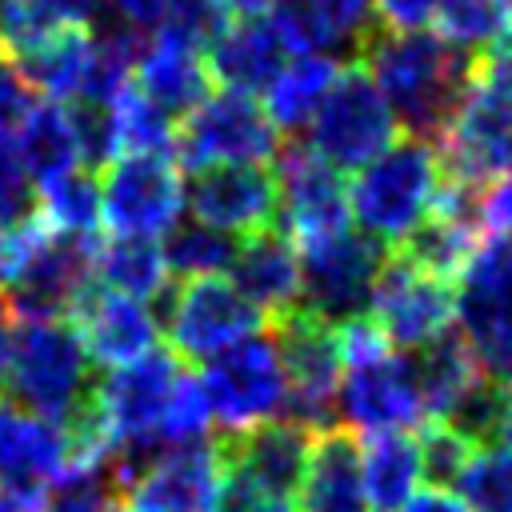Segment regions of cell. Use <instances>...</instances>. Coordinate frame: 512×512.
<instances>
[{
  "label": "cell",
  "mask_w": 512,
  "mask_h": 512,
  "mask_svg": "<svg viewBox=\"0 0 512 512\" xmlns=\"http://www.w3.org/2000/svg\"><path fill=\"white\" fill-rule=\"evenodd\" d=\"M356 64L384 92L396 124L412 128V136L432 144L444 136L472 84V56L420 28L388 32L368 24L356 40Z\"/></svg>",
  "instance_id": "1"
},
{
  "label": "cell",
  "mask_w": 512,
  "mask_h": 512,
  "mask_svg": "<svg viewBox=\"0 0 512 512\" xmlns=\"http://www.w3.org/2000/svg\"><path fill=\"white\" fill-rule=\"evenodd\" d=\"M440 176L444 168L432 140L396 136L376 160L356 168V180L348 184V208L364 236L380 240L392 252L428 216Z\"/></svg>",
  "instance_id": "2"
},
{
  "label": "cell",
  "mask_w": 512,
  "mask_h": 512,
  "mask_svg": "<svg viewBox=\"0 0 512 512\" xmlns=\"http://www.w3.org/2000/svg\"><path fill=\"white\" fill-rule=\"evenodd\" d=\"M88 364L72 320H20L4 384L12 404L68 424L92 396Z\"/></svg>",
  "instance_id": "3"
},
{
  "label": "cell",
  "mask_w": 512,
  "mask_h": 512,
  "mask_svg": "<svg viewBox=\"0 0 512 512\" xmlns=\"http://www.w3.org/2000/svg\"><path fill=\"white\" fill-rule=\"evenodd\" d=\"M456 320L484 376L512 384V236L480 240L460 272Z\"/></svg>",
  "instance_id": "4"
},
{
  "label": "cell",
  "mask_w": 512,
  "mask_h": 512,
  "mask_svg": "<svg viewBox=\"0 0 512 512\" xmlns=\"http://www.w3.org/2000/svg\"><path fill=\"white\" fill-rule=\"evenodd\" d=\"M280 148V132L268 120L264 104L248 92L220 88L216 96L200 100L172 140V164L200 172L212 164H264Z\"/></svg>",
  "instance_id": "5"
},
{
  "label": "cell",
  "mask_w": 512,
  "mask_h": 512,
  "mask_svg": "<svg viewBox=\"0 0 512 512\" xmlns=\"http://www.w3.org/2000/svg\"><path fill=\"white\" fill-rule=\"evenodd\" d=\"M200 380L220 436H244L288 404V376L272 336H248L216 352Z\"/></svg>",
  "instance_id": "6"
},
{
  "label": "cell",
  "mask_w": 512,
  "mask_h": 512,
  "mask_svg": "<svg viewBox=\"0 0 512 512\" xmlns=\"http://www.w3.org/2000/svg\"><path fill=\"white\" fill-rule=\"evenodd\" d=\"M392 140H396V112L388 108L384 92L372 84V76L360 64L340 68L312 116V148L328 164L356 172L368 160H376Z\"/></svg>",
  "instance_id": "7"
},
{
  "label": "cell",
  "mask_w": 512,
  "mask_h": 512,
  "mask_svg": "<svg viewBox=\"0 0 512 512\" xmlns=\"http://www.w3.org/2000/svg\"><path fill=\"white\" fill-rule=\"evenodd\" d=\"M172 352L184 360H212L216 352L248 340L268 320L232 280L224 276H196L184 288H168L156 300Z\"/></svg>",
  "instance_id": "8"
},
{
  "label": "cell",
  "mask_w": 512,
  "mask_h": 512,
  "mask_svg": "<svg viewBox=\"0 0 512 512\" xmlns=\"http://www.w3.org/2000/svg\"><path fill=\"white\" fill-rule=\"evenodd\" d=\"M272 344L280 352L284 376H288V420L304 428H328L336 392H340V348H336V328L300 304L272 316Z\"/></svg>",
  "instance_id": "9"
},
{
  "label": "cell",
  "mask_w": 512,
  "mask_h": 512,
  "mask_svg": "<svg viewBox=\"0 0 512 512\" xmlns=\"http://www.w3.org/2000/svg\"><path fill=\"white\" fill-rule=\"evenodd\" d=\"M276 192L284 212V232L292 244L312 248L352 228L348 184L336 164H328L312 144L280 140L276 148Z\"/></svg>",
  "instance_id": "10"
},
{
  "label": "cell",
  "mask_w": 512,
  "mask_h": 512,
  "mask_svg": "<svg viewBox=\"0 0 512 512\" xmlns=\"http://www.w3.org/2000/svg\"><path fill=\"white\" fill-rule=\"evenodd\" d=\"M184 180L172 156H116L100 180V220L112 236L156 240L180 224Z\"/></svg>",
  "instance_id": "11"
},
{
  "label": "cell",
  "mask_w": 512,
  "mask_h": 512,
  "mask_svg": "<svg viewBox=\"0 0 512 512\" xmlns=\"http://www.w3.org/2000/svg\"><path fill=\"white\" fill-rule=\"evenodd\" d=\"M300 296H304V312L328 320V324H344L352 316H364L372 304V288L376 276L384 268L388 248L372 236L360 232H340L324 244L300 248Z\"/></svg>",
  "instance_id": "12"
},
{
  "label": "cell",
  "mask_w": 512,
  "mask_h": 512,
  "mask_svg": "<svg viewBox=\"0 0 512 512\" xmlns=\"http://www.w3.org/2000/svg\"><path fill=\"white\" fill-rule=\"evenodd\" d=\"M444 176L472 188L496 180L512 168V92H500L472 76L456 116L436 140Z\"/></svg>",
  "instance_id": "13"
},
{
  "label": "cell",
  "mask_w": 512,
  "mask_h": 512,
  "mask_svg": "<svg viewBox=\"0 0 512 512\" xmlns=\"http://www.w3.org/2000/svg\"><path fill=\"white\" fill-rule=\"evenodd\" d=\"M372 320L396 348H424L440 340L456 320V292L448 280L416 268L404 252H388L368 304Z\"/></svg>",
  "instance_id": "14"
},
{
  "label": "cell",
  "mask_w": 512,
  "mask_h": 512,
  "mask_svg": "<svg viewBox=\"0 0 512 512\" xmlns=\"http://www.w3.org/2000/svg\"><path fill=\"white\" fill-rule=\"evenodd\" d=\"M224 452L216 440L156 452L124 488V512H216Z\"/></svg>",
  "instance_id": "15"
},
{
  "label": "cell",
  "mask_w": 512,
  "mask_h": 512,
  "mask_svg": "<svg viewBox=\"0 0 512 512\" xmlns=\"http://www.w3.org/2000/svg\"><path fill=\"white\" fill-rule=\"evenodd\" d=\"M184 208L192 220L220 228V232H260L280 224V192L276 176L264 164H212L192 172V184L184 188Z\"/></svg>",
  "instance_id": "16"
},
{
  "label": "cell",
  "mask_w": 512,
  "mask_h": 512,
  "mask_svg": "<svg viewBox=\"0 0 512 512\" xmlns=\"http://www.w3.org/2000/svg\"><path fill=\"white\" fill-rule=\"evenodd\" d=\"M336 404L352 432H408L424 420L416 368L392 352L368 364H352L340 380Z\"/></svg>",
  "instance_id": "17"
},
{
  "label": "cell",
  "mask_w": 512,
  "mask_h": 512,
  "mask_svg": "<svg viewBox=\"0 0 512 512\" xmlns=\"http://www.w3.org/2000/svg\"><path fill=\"white\" fill-rule=\"evenodd\" d=\"M72 328L80 332V344L88 352L92 364L100 368H120L132 364L136 356H144L148 348H156V312L132 296H120L112 288L92 284L76 308H72Z\"/></svg>",
  "instance_id": "18"
},
{
  "label": "cell",
  "mask_w": 512,
  "mask_h": 512,
  "mask_svg": "<svg viewBox=\"0 0 512 512\" xmlns=\"http://www.w3.org/2000/svg\"><path fill=\"white\" fill-rule=\"evenodd\" d=\"M216 444L224 452V468L276 496H292L312 448V428L296 420H264L244 436H216Z\"/></svg>",
  "instance_id": "19"
},
{
  "label": "cell",
  "mask_w": 512,
  "mask_h": 512,
  "mask_svg": "<svg viewBox=\"0 0 512 512\" xmlns=\"http://www.w3.org/2000/svg\"><path fill=\"white\" fill-rule=\"evenodd\" d=\"M296 512H368L360 476V440L352 428H316L300 472Z\"/></svg>",
  "instance_id": "20"
},
{
  "label": "cell",
  "mask_w": 512,
  "mask_h": 512,
  "mask_svg": "<svg viewBox=\"0 0 512 512\" xmlns=\"http://www.w3.org/2000/svg\"><path fill=\"white\" fill-rule=\"evenodd\" d=\"M68 464L64 424L36 416L20 404L0 408V484L48 492Z\"/></svg>",
  "instance_id": "21"
},
{
  "label": "cell",
  "mask_w": 512,
  "mask_h": 512,
  "mask_svg": "<svg viewBox=\"0 0 512 512\" xmlns=\"http://www.w3.org/2000/svg\"><path fill=\"white\" fill-rule=\"evenodd\" d=\"M228 272L236 276L232 284L268 320L300 304V256H296L292 236L280 224L248 232L244 244H236V256H232Z\"/></svg>",
  "instance_id": "22"
},
{
  "label": "cell",
  "mask_w": 512,
  "mask_h": 512,
  "mask_svg": "<svg viewBox=\"0 0 512 512\" xmlns=\"http://www.w3.org/2000/svg\"><path fill=\"white\" fill-rule=\"evenodd\" d=\"M208 52V76L228 92H264L272 76L284 68L288 48L280 44L268 16H240L228 20L224 32L204 48Z\"/></svg>",
  "instance_id": "23"
},
{
  "label": "cell",
  "mask_w": 512,
  "mask_h": 512,
  "mask_svg": "<svg viewBox=\"0 0 512 512\" xmlns=\"http://www.w3.org/2000/svg\"><path fill=\"white\" fill-rule=\"evenodd\" d=\"M132 84L140 96H148L168 116H188L200 100L212 96V76H208L204 56L184 44L160 40V36H152V44L140 48Z\"/></svg>",
  "instance_id": "24"
},
{
  "label": "cell",
  "mask_w": 512,
  "mask_h": 512,
  "mask_svg": "<svg viewBox=\"0 0 512 512\" xmlns=\"http://www.w3.org/2000/svg\"><path fill=\"white\" fill-rule=\"evenodd\" d=\"M92 44H96V36L88 32V24H76V28L52 32L48 40H40L36 48H28L12 60H16V68H20V76L28 80L32 92H40L52 104H68L84 92V76H88V64H92Z\"/></svg>",
  "instance_id": "25"
},
{
  "label": "cell",
  "mask_w": 512,
  "mask_h": 512,
  "mask_svg": "<svg viewBox=\"0 0 512 512\" xmlns=\"http://www.w3.org/2000/svg\"><path fill=\"white\" fill-rule=\"evenodd\" d=\"M416 368V384H420V404L428 420H448L456 412V404L484 380V368L476 360V352L464 344L460 332H444L440 340L420 348Z\"/></svg>",
  "instance_id": "26"
},
{
  "label": "cell",
  "mask_w": 512,
  "mask_h": 512,
  "mask_svg": "<svg viewBox=\"0 0 512 512\" xmlns=\"http://www.w3.org/2000/svg\"><path fill=\"white\" fill-rule=\"evenodd\" d=\"M92 276L100 288H112L120 296H132L140 304H156L172 288V272L164 264V248L156 240H136V236H112L96 240L92 256Z\"/></svg>",
  "instance_id": "27"
},
{
  "label": "cell",
  "mask_w": 512,
  "mask_h": 512,
  "mask_svg": "<svg viewBox=\"0 0 512 512\" xmlns=\"http://www.w3.org/2000/svg\"><path fill=\"white\" fill-rule=\"evenodd\" d=\"M360 476L368 512H396L420 480V448L408 432H368L360 444Z\"/></svg>",
  "instance_id": "28"
},
{
  "label": "cell",
  "mask_w": 512,
  "mask_h": 512,
  "mask_svg": "<svg viewBox=\"0 0 512 512\" xmlns=\"http://www.w3.org/2000/svg\"><path fill=\"white\" fill-rule=\"evenodd\" d=\"M12 148H16V156H20V164H24L32 184L84 164L72 116H68V104H52V100L32 104V112L12 132Z\"/></svg>",
  "instance_id": "29"
},
{
  "label": "cell",
  "mask_w": 512,
  "mask_h": 512,
  "mask_svg": "<svg viewBox=\"0 0 512 512\" xmlns=\"http://www.w3.org/2000/svg\"><path fill=\"white\" fill-rule=\"evenodd\" d=\"M340 64L332 56H296L292 64H284L272 84L264 88V112L276 124V132H300L312 124L320 100L328 96L332 80H336Z\"/></svg>",
  "instance_id": "30"
},
{
  "label": "cell",
  "mask_w": 512,
  "mask_h": 512,
  "mask_svg": "<svg viewBox=\"0 0 512 512\" xmlns=\"http://www.w3.org/2000/svg\"><path fill=\"white\" fill-rule=\"evenodd\" d=\"M476 248H480V216L428 212L396 252H404L416 268L452 284V276L464 272V264L472 260Z\"/></svg>",
  "instance_id": "31"
},
{
  "label": "cell",
  "mask_w": 512,
  "mask_h": 512,
  "mask_svg": "<svg viewBox=\"0 0 512 512\" xmlns=\"http://www.w3.org/2000/svg\"><path fill=\"white\" fill-rule=\"evenodd\" d=\"M36 216L60 236H92L100 224V176L76 164L36 184Z\"/></svg>",
  "instance_id": "32"
},
{
  "label": "cell",
  "mask_w": 512,
  "mask_h": 512,
  "mask_svg": "<svg viewBox=\"0 0 512 512\" xmlns=\"http://www.w3.org/2000/svg\"><path fill=\"white\" fill-rule=\"evenodd\" d=\"M108 128H112V160L116 156H172V116L160 112L148 96L128 84L112 104H108Z\"/></svg>",
  "instance_id": "33"
},
{
  "label": "cell",
  "mask_w": 512,
  "mask_h": 512,
  "mask_svg": "<svg viewBox=\"0 0 512 512\" xmlns=\"http://www.w3.org/2000/svg\"><path fill=\"white\" fill-rule=\"evenodd\" d=\"M432 20L440 40L468 56H480L512 24V0H436Z\"/></svg>",
  "instance_id": "34"
},
{
  "label": "cell",
  "mask_w": 512,
  "mask_h": 512,
  "mask_svg": "<svg viewBox=\"0 0 512 512\" xmlns=\"http://www.w3.org/2000/svg\"><path fill=\"white\" fill-rule=\"evenodd\" d=\"M232 256H236V240L220 228H208L200 220L192 224H176L168 232V244H164V264L172 276H184V280H196V276H220L232 268Z\"/></svg>",
  "instance_id": "35"
},
{
  "label": "cell",
  "mask_w": 512,
  "mask_h": 512,
  "mask_svg": "<svg viewBox=\"0 0 512 512\" xmlns=\"http://www.w3.org/2000/svg\"><path fill=\"white\" fill-rule=\"evenodd\" d=\"M456 492L468 512H512V444L472 448L456 476Z\"/></svg>",
  "instance_id": "36"
},
{
  "label": "cell",
  "mask_w": 512,
  "mask_h": 512,
  "mask_svg": "<svg viewBox=\"0 0 512 512\" xmlns=\"http://www.w3.org/2000/svg\"><path fill=\"white\" fill-rule=\"evenodd\" d=\"M208 424H212V408H208L204 380L192 376L188 368H180V376H176V384L168 392L164 416H160V448L196 444V440H204Z\"/></svg>",
  "instance_id": "37"
},
{
  "label": "cell",
  "mask_w": 512,
  "mask_h": 512,
  "mask_svg": "<svg viewBox=\"0 0 512 512\" xmlns=\"http://www.w3.org/2000/svg\"><path fill=\"white\" fill-rule=\"evenodd\" d=\"M268 12H272L268 24L276 28L280 44L296 56H316V52H328L344 40L312 0H276Z\"/></svg>",
  "instance_id": "38"
},
{
  "label": "cell",
  "mask_w": 512,
  "mask_h": 512,
  "mask_svg": "<svg viewBox=\"0 0 512 512\" xmlns=\"http://www.w3.org/2000/svg\"><path fill=\"white\" fill-rule=\"evenodd\" d=\"M228 24V4L224 0H168L164 24L156 28L160 40L184 44L192 52H204Z\"/></svg>",
  "instance_id": "39"
},
{
  "label": "cell",
  "mask_w": 512,
  "mask_h": 512,
  "mask_svg": "<svg viewBox=\"0 0 512 512\" xmlns=\"http://www.w3.org/2000/svg\"><path fill=\"white\" fill-rule=\"evenodd\" d=\"M416 448H420V476H424L432 488L456 484L460 468H464L468 456H472V444H468L448 420H428V424H420Z\"/></svg>",
  "instance_id": "40"
},
{
  "label": "cell",
  "mask_w": 512,
  "mask_h": 512,
  "mask_svg": "<svg viewBox=\"0 0 512 512\" xmlns=\"http://www.w3.org/2000/svg\"><path fill=\"white\" fill-rule=\"evenodd\" d=\"M44 512H124V496L108 472L60 476L44 496Z\"/></svg>",
  "instance_id": "41"
},
{
  "label": "cell",
  "mask_w": 512,
  "mask_h": 512,
  "mask_svg": "<svg viewBox=\"0 0 512 512\" xmlns=\"http://www.w3.org/2000/svg\"><path fill=\"white\" fill-rule=\"evenodd\" d=\"M36 212V196H32V180L12 148V140H0V232L20 224L24 216Z\"/></svg>",
  "instance_id": "42"
},
{
  "label": "cell",
  "mask_w": 512,
  "mask_h": 512,
  "mask_svg": "<svg viewBox=\"0 0 512 512\" xmlns=\"http://www.w3.org/2000/svg\"><path fill=\"white\" fill-rule=\"evenodd\" d=\"M216 512H292V504H288V496H276V492L252 484L248 476L224 468V484H220Z\"/></svg>",
  "instance_id": "43"
},
{
  "label": "cell",
  "mask_w": 512,
  "mask_h": 512,
  "mask_svg": "<svg viewBox=\"0 0 512 512\" xmlns=\"http://www.w3.org/2000/svg\"><path fill=\"white\" fill-rule=\"evenodd\" d=\"M32 104H36V92L20 76L16 60L8 52H0V140H12L20 120L32 112Z\"/></svg>",
  "instance_id": "44"
},
{
  "label": "cell",
  "mask_w": 512,
  "mask_h": 512,
  "mask_svg": "<svg viewBox=\"0 0 512 512\" xmlns=\"http://www.w3.org/2000/svg\"><path fill=\"white\" fill-rule=\"evenodd\" d=\"M472 76L500 92H512V24L480 56H472Z\"/></svg>",
  "instance_id": "45"
},
{
  "label": "cell",
  "mask_w": 512,
  "mask_h": 512,
  "mask_svg": "<svg viewBox=\"0 0 512 512\" xmlns=\"http://www.w3.org/2000/svg\"><path fill=\"white\" fill-rule=\"evenodd\" d=\"M436 0H372V24L388 32H416L432 20Z\"/></svg>",
  "instance_id": "46"
},
{
  "label": "cell",
  "mask_w": 512,
  "mask_h": 512,
  "mask_svg": "<svg viewBox=\"0 0 512 512\" xmlns=\"http://www.w3.org/2000/svg\"><path fill=\"white\" fill-rule=\"evenodd\" d=\"M480 228H488L496 236H512V168L500 172L480 192Z\"/></svg>",
  "instance_id": "47"
},
{
  "label": "cell",
  "mask_w": 512,
  "mask_h": 512,
  "mask_svg": "<svg viewBox=\"0 0 512 512\" xmlns=\"http://www.w3.org/2000/svg\"><path fill=\"white\" fill-rule=\"evenodd\" d=\"M328 24L344 36V40H360V32L372 24V0H312Z\"/></svg>",
  "instance_id": "48"
},
{
  "label": "cell",
  "mask_w": 512,
  "mask_h": 512,
  "mask_svg": "<svg viewBox=\"0 0 512 512\" xmlns=\"http://www.w3.org/2000/svg\"><path fill=\"white\" fill-rule=\"evenodd\" d=\"M120 28L136 32V36H156V28L164 24L168 0H108Z\"/></svg>",
  "instance_id": "49"
},
{
  "label": "cell",
  "mask_w": 512,
  "mask_h": 512,
  "mask_svg": "<svg viewBox=\"0 0 512 512\" xmlns=\"http://www.w3.org/2000/svg\"><path fill=\"white\" fill-rule=\"evenodd\" d=\"M396 512H468V508L448 488H424V492H412Z\"/></svg>",
  "instance_id": "50"
},
{
  "label": "cell",
  "mask_w": 512,
  "mask_h": 512,
  "mask_svg": "<svg viewBox=\"0 0 512 512\" xmlns=\"http://www.w3.org/2000/svg\"><path fill=\"white\" fill-rule=\"evenodd\" d=\"M12 340H16L12 316H8V308H0V384H4V376H8V364H12Z\"/></svg>",
  "instance_id": "51"
},
{
  "label": "cell",
  "mask_w": 512,
  "mask_h": 512,
  "mask_svg": "<svg viewBox=\"0 0 512 512\" xmlns=\"http://www.w3.org/2000/svg\"><path fill=\"white\" fill-rule=\"evenodd\" d=\"M228 4V12H240V16H264L276 0H224Z\"/></svg>",
  "instance_id": "52"
},
{
  "label": "cell",
  "mask_w": 512,
  "mask_h": 512,
  "mask_svg": "<svg viewBox=\"0 0 512 512\" xmlns=\"http://www.w3.org/2000/svg\"><path fill=\"white\" fill-rule=\"evenodd\" d=\"M500 444H512V384H508V416H504V432H500Z\"/></svg>",
  "instance_id": "53"
},
{
  "label": "cell",
  "mask_w": 512,
  "mask_h": 512,
  "mask_svg": "<svg viewBox=\"0 0 512 512\" xmlns=\"http://www.w3.org/2000/svg\"><path fill=\"white\" fill-rule=\"evenodd\" d=\"M0 292H4V264H0Z\"/></svg>",
  "instance_id": "54"
}]
</instances>
